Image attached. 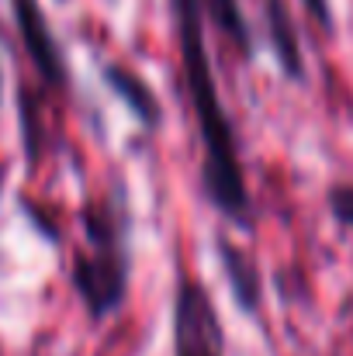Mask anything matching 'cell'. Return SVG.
<instances>
[{
    "label": "cell",
    "mask_w": 353,
    "mask_h": 356,
    "mask_svg": "<svg viewBox=\"0 0 353 356\" xmlns=\"http://www.w3.org/2000/svg\"><path fill=\"white\" fill-rule=\"evenodd\" d=\"M21 145L28 166H38V159L45 156V121L38 111V101H31L28 90H21Z\"/></svg>",
    "instance_id": "9"
},
{
    "label": "cell",
    "mask_w": 353,
    "mask_h": 356,
    "mask_svg": "<svg viewBox=\"0 0 353 356\" xmlns=\"http://www.w3.org/2000/svg\"><path fill=\"white\" fill-rule=\"evenodd\" d=\"M326 211H329V218L340 229L353 232V184L350 180H340V184H329L326 187Z\"/></svg>",
    "instance_id": "10"
},
{
    "label": "cell",
    "mask_w": 353,
    "mask_h": 356,
    "mask_svg": "<svg viewBox=\"0 0 353 356\" xmlns=\"http://www.w3.org/2000/svg\"><path fill=\"white\" fill-rule=\"evenodd\" d=\"M101 80H104V87L115 94L118 101L128 108V115L142 124V131H149V135L159 131L163 104L156 101V90L149 87V80L139 70H132L125 63H104L101 66Z\"/></svg>",
    "instance_id": "7"
},
{
    "label": "cell",
    "mask_w": 353,
    "mask_h": 356,
    "mask_svg": "<svg viewBox=\"0 0 353 356\" xmlns=\"http://www.w3.org/2000/svg\"><path fill=\"white\" fill-rule=\"evenodd\" d=\"M305 7V14L322 28V31H336V17H333V3L329 0H298Z\"/></svg>",
    "instance_id": "11"
},
{
    "label": "cell",
    "mask_w": 353,
    "mask_h": 356,
    "mask_svg": "<svg viewBox=\"0 0 353 356\" xmlns=\"http://www.w3.org/2000/svg\"><path fill=\"white\" fill-rule=\"evenodd\" d=\"M263 14H267L270 56H274L281 76L288 83H308V63L301 52V38H298V24H295L291 7L284 0H263Z\"/></svg>",
    "instance_id": "5"
},
{
    "label": "cell",
    "mask_w": 353,
    "mask_h": 356,
    "mask_svg": "<svg viewBox=\"0 0 353 356\" xmlns=\"http://www.w3.org/2000/svg\"><path fill=\"white\" fill-rule=\"evenodd\" d=\"M0 111H3V70H0Z\"/></svg>",
    "instance_id": "12"
},
{
    "label": "cell",
    "mask_w": 353,
    "mask_h": 356,
    "mask_svg": "<svg viewBox=\"0 0 353 356\" xmlns=\"http://www.w3.org/2000/svg\"><path fill=\"white\" fill-rule=\"evenodd\" d=\"M229 339L208 284L177 263L170 305V356H226Z\"/></svg>",
    "instance_id": "3"
},
{
    "label": "cell",
    "mask_w": 353,
    "mask_h": 356,
    "mask_svg": "<svg viewBox=\"0 0 353 356\" xmlns=\"http://www.w3.org/2000/svg\"><path fill=\"white\" fill-rule=\"evenodd\" d=\"M166 3H170L184 90H187V101L194 111L198 142H201V170H198L201 194L233 229L249 232L256 225V208H253V194L246 184L235 121L226 108V97H222V87L215 76L205 3L201 0H166Z\"/></svg>",
    "instance_id": "1"
},
{
    "label": "cell",
    "mask_w": 353,
    "mask_h": 356,
    "mask_svg": "<svg viewBox=\"0 0 353 356\" xmlns=\"http://www.w3.org/2000/svg\"><path fill=\"white\" fill-rule=\"evenodd\" d=\"M10 17H14V28H17V38L24 45V56L28 63L35 66L38 80L49 87V90H70V59L63 52V42L56 38L49 17H45V7L42 0H10Z\"/></svg>",
    "instance_id": "4"
},
{
    "label": "cell",
    "mask_w": 353,
    "mask_h": 356,
    "mask_svg": "<svg viewBox=\"0 0 353 356\" xmlns=\"http://www.w3.org/2000/svg\"><path fill=\"white\" fill-rule=\"evenodd\" d=\"M201 3H205V14L215 24V31L222 38H229V45L242 59H253L256 56V38H253V28H249L239 0H201Z\"/></svg>",
    "instance_id": "8"
},
{
    "label": "cell",
    "mask_w": 353,
    "mask_h": 356,
    "mask_svg": "<svg viewBox=\"0 0 353 356\" xmlns=\"http://www.w3.org/2000/svg\"><path fill=\"white\" fill-rule=\"evenodd\" d=\"M59 3H66V0H59Z\"/></svg>",
    "instance_id": "13"
},
{
    "label": "cell",
    "mask_w": 353,
    "mask_h": 356,
    "mask_svg": "<svg viewBox=\"0 0 353 356\" xmlns=\"http://www.w3.org/2000/svg\"><path fill=\"white\" fill-rule=\"evenodd\" d=\"M215 259L222 266V280H226L233 301L246 315H256L263 305V273H260L256 259L229 236L215 238Z\"/></svg>",
    "instance_id": "6"
},
{
    "label": "cell",
    "mask_w": 353,
    "mask_h": 356,
    "mask_svg": "<svg viewBox=\"0 0 353 356\" xmlns=\"http://www.w3.org/2000/svg\"><path fill=\"white\" fill-rule=\"evenodd\" d=\"M84 245L70 252V287L91 322L118 315L132 291V197L115 180L80 208Z\"/></svg>",
    "instance_id": "2"
}]
</instances>
